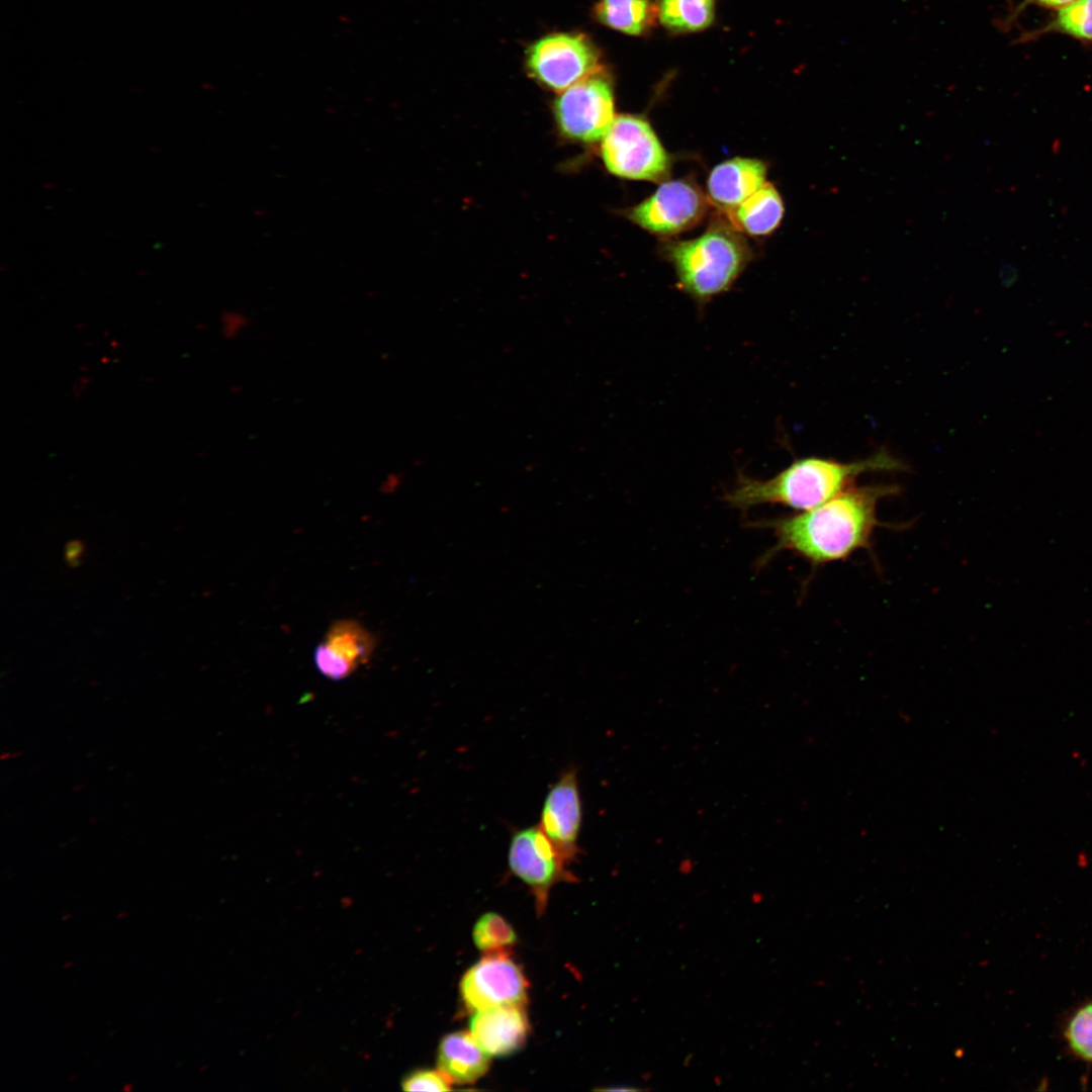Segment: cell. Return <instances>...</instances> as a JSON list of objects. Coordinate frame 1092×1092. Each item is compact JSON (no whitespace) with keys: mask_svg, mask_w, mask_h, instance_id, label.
<instances>
[{"mask_svg":"<svg viewBox=\"0 0 1092 1092\" xmlns=\"http://www.w3.org/2000/svg\"><path fill=\"white\" fill-rule=\"evenodd\" d=\"M657 17L671 32H697L715 17L716 0H657Z\"/></svg>","mask_w":1092,"mask_h":1092,"instance_id":"16","label":"cell"},{"mask_svg":"<svg viewBox=\"0 0 1092 1092\" xmlns=\"http://www.w3.org/2000/svg\"><path fill=\"white\" fill-rule=\"evenodd\" d=\"M601 155L607 169L621 178L659 181L669 169L668 155L656 133L636 115L615 117L602 139Z\"/></svg>","mask_w":1092,"mask_h":1092,"instance_id":"4","label":"cell"},{"mask_svg":"<svg viewBox=\"0 0 1092 1092\" xmlns=\"http://www.w3.org/2000/svg\"><path fill=\"white\" fill-rule=\"evenodd\" d=\"M595 17L602 24L630 35L650 30L657 16L651 0H600L594 7Z\"/></svg>","mask_w":1092,"mask_h":1092,"instance_id":"15","label":"cell"},{"mask_svg":"<svg viewBox=\"0 0 1092 1092\" xmlns=\"http://www.w3.org/2000/svg\"><path fill=\"white\" fill-rule=\"evenodd\" d=\"M472 938L476 947L482 951H506L516 943L517 934L502 915L488 912L475 922Z\"/></svg>","mask_w":1092,"mask_h":1092,"instance_id":"19","label":"cell"},{"mask_svg":"<svg viewBox=\"0 0 1092 1092\" xmlns=\"http://www.w3.org/2000/svg\"><path fill=\"white\" fill-rule=\"evenodd\" d=\"M528 73L544 87L562 92L600 71V55L581 33H551L526 53Z\"/></svg>","mask_w":1092,"mask_h":1092,"instance_id":"5","label":"cell"},{"mask_svg":"<svg viewBox=\"0 0 1092 1092\" xmlns=\"http://www.w3.org/2000/svg\"><path fill=\"white\" fill-rule=\"evenodd\" d=\"M1059 33L1077 40L1092 42V0H1076L1057 10L1042 26L1024 32L1018 42H1027L1043 35Z\"/></svg>","mask_w":1092,"mask_h":1092,"instance_id":"17","label":"cell"},{"mask_svg":"<svg viewBox=\"0 0 1092 1092\" xmlns=\"http://www.w3.org/2000/svg\"><path fill=\"white\" fill-rule=\"evenodd\" d=\"M736 230L720 221L696 239L668 246L684 291L704 301L730 288L750 258L748 245Z\"/></svg>","mask_w":1092,"mask_h":1092,"instance_id":"3","label":"cell"},{"mask_svg":"<svg viewBox=\"0 0 1092 1092\" xmlns=\"http://www.w3.org/2000/svg\"><path fill=\"white\" fill-rule=\"evenodd\" d=\"M511 873L531 890L539 913L547 905L551 888L559 882H573L568 862L538 824L513 832L508 849Z\"/></svg>","mask_w":1092,"mask_h":1092,"instance_id":"7","label":"cell"},{"mask_svg":"<svg viewBox=\"0 0 1092 1092\" xmlns=\"http://www.w3.org/2000/svg\"><path fill=\"white\" fill-rule=\"evenodd\" d=\"M906 468L900 459L885 449L853 462L805 457L766 480L739 476L737 484L726 493L725 500L739 510L769 504L808 511L853 486L864 473L904 471Z\"/></svg>","mask_w":1092,"mask_h":1092,"instance_id":"2","label":"cell"},{"mask_svg":"<svg viewBox=\"0 0 1092 1092\" xmlns=\"http://www.w3.org/2000/svg\"><path fill=\"white\" fill-rule=\"evenodd\" d=\"M784 203L770 183L764 185L728 212L733 226L751 236L772 233L784 216Z\"/></svg>","mask_w":1092,"mask_h":1092,"instance_id":"14","label":"cell"},{"mask_svg":"<svg viewBox=\"0 0 1092 1092\" xmlns=\"http://www.w3.org/2000/svg\"><path fill=\"white\" fill-rule=\"evenodd\" d=\"M560 130L582 143L602 140L615 119L611 82L598 71L563 90L554 103Z\"/></svg>","mask_w":1092,"mask_h":1092,"instance_id":"6","label":"cell"},{"mask_svg":"<svg viewBox=\"0 0 1092 1092\" xmlns=\"http://www.w3.org/2000/svg\"><path fill=\"white\" fill-rule=\"evenodd\" d=\"M1067 1037L1077 1055L1092 1061V1004L1084 1006L1072 1017Z\"/></svg>","mask_w":1092,"mask_h":1092,"instance_id":"20","label":"cell"},{"mask_svg":"<svg viewBox=\"0 0 1092 1092\" xmlns=\"http://www.w3.org/2000/svg\"><path fill=\"white\" fill-rule=\"evenodd\" d=\"M582 803L577 770L565 769L550 786L541 808L538 825L563 858L570 863L579 852Z\"/></svg>","mask_w":1092,"mask_h":1092,"instance_id":"10","label":"cell"},{"mask_svg":"<svg viewBox=\"0 0 1092 1092\" xmlns=\"http://www.w3.org/2000/svg\"><path fill=\"white\" fill-rule=\"evenodd\" d=\"M315 666L326 677L340 680L348 677L357 666L334 653L324 642L314 651Z\"/></svg>","mask_w":1092,"mask_h":1092,"instance_id":"21","label":"cell"},{"mask_svg":"<svg viewBox=\"0 0 1092 1092\" xmlns=\"http://www.w3.org/2000/svg\"><path fill=\"white\" fill-rule=\"evenodd\" d=\"M489 1057L470 1032L454 1031L441 1039L437 1065L451 1083L471 1084L487 1072Z\"/></svg>","mask_w":1092,"mask_h":1092,"instance_id":"13","label":"cell"},{"mask_svg":"<svg viewBox=\"0 0 1092 1092\" xmlns=\"http://www.w3.org/2000/svg\"><path fill=\"white\" fill-rule=\"evenodd\" d=\"M1076 0H1022L1013 11L1007 15L1004 25L1011 23L1012 20L1018 17V15L1029 5H1036L1045 8H1056L1057 10L1074 2Z\"/></svg>","mask_w":1092,"mask_h":1092,"instance_id":"24","label":"cell"},{"mask_svg":"<svg viewBox=\"0 0 1092 1092\" xmlns=\"http://www.w3.org/2000/svg\"><path fill=\"white\" fill-rule=\"evenodd\" d=\"M765 176L766 166L760 160L730 159L711 171L707 181L709 198L730 212L764 185Z\"/></svg>","mask_w":1092,"mask_h":1092,"instance_id":"12","label":"cell"},{"mask_svg":"<svg viewBox=\"0 0 1092 1092\" xmlns=\"http://www.w3.org/2000/svg\"><path fill=\"white\" fill-rule=\"evenodd\" d=\"M324 643L334 653L357 667L370 659L376 646L374 636L361 624L352 620L334 623L326 634Z\"/></svg>","mask_w":1092,"mask_h":1092,"instance_id":"18","label":"cell"},{"mask_svg":"<svg viewBox=\"0 0 1092 1092\" xmlns=\"http://www.w3.org/2000/svg\"><path fill=\"white\" fill-rule=\"evenodd\" d=\"M898 490L893 484L853 485L816 508L766 521L762 526L776 537L768 555L788 550L813 565L845 560L870 548L875 531L883 527L879 503Z\"/></svg>","mask_w":1092,"mask_h":1092,"instance_id":"1","label":"cell"},{"mask_svg":"<svg viewBox=\"0 0 1092 1092\" xmlns=\"http://www.w3.org/2000/svg\"><path fill=\"white\" fill-rule=\"evenodd\" d=\"M470 1033L488 1055L504 1057L520 1050L527 1038L529 1021L525 1005H506L474 1012Z\"/></svg>","mask_w":1092,"mask_h":1092,"instance_id":"11","label":"cell"},{"mask_svg":"<svg viewBox=\"0 0 1092 1092\" xmlns=\"http://www.w3.org/2000/svg\"><path fill=\"white\" fill-rule=\"evenodd\" d=\"M707 210V199L698 187L686 180H672L631 208L628 217L652 234L670 236L695 226Z\"/></svg>","mask_w":1092,"mask_h":1092,"instance_id":"9","label":"cell"},{"mask_svg":"<svg viewBox=\"0 0 1092 1092\" xmlns=\"http://www.w3.org/2000/svg\"><path fill=\"white\" fill-rule=\"evenodd\" d=\"M527 979L508 950L485 952L462 977L461 999L472 1012L506 1005H525Z\"/></svg>","mask_w":1092,"mask_h":1092,"instance_id":"8","label":"cell"},{"mask_svg":"<svg viewBox=\"0 0 1092 1092\" xmlns=\"http://www.w3.org/2000/svg\"><path fill=\"white\" fill-rule=\"evenodd\" d=\"M221 332L228 339H236L249 327L250 320L244 312L238 310H225L220 317Z\"/></svg>","mask_w":1092,"mask_h":1092,"instance_id":"23","label":"cell"},{"mask_svg":"<svg viewBox=\"0 0 1092 1092\" xmlns=\"http://www.w3.org/2000/svg\"><path fill=\"white\" fill-rule=\"evenodd\" d=\"M451 1084L439 1069H419L403 1078L401 1088L404 1091L443 1092L452 1090Z\"/></svg>","mask_w":1092,"mask_h":1092,"instance_id":"22","label":"cell"}]
</instances>
